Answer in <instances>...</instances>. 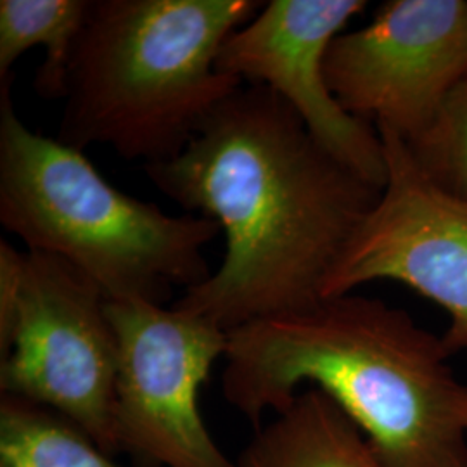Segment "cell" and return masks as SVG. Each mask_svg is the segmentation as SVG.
Instances as JSON below:
<instances>
[{
	"label": "cell",
	"mask_w": 467,
	"mask_h": 467,
	"mask_svg": "<svg viewBox=\"0 0 467 467\" xmlns=\"http://www.w3.org/2000/svg\"><path fill=\"white\" fill-rule=\"evenodd\" d=\"M451 357L407 310L350 293L229 331L222 391L260 430L310 383L386 466L467 467V384Z\"/></svg>",
	"instance_id": "obj_2"
},
{
	"label": "cell",
	"mask_w": 467,
	"mask_h": 467,
	"mask_svg": "<svg viewBox=\"0 0 467 467\" xmlns=\"http://www.w3.org/2000/svg\"><path fill=\"white\" fill-rule=\"evenodd\" d=\"M13 75L0 80V222L28 251L59 256L108 301L163 305L173 285L204 283L220 233L202 215H168L109 184L84 154L17 117Z\"/></svg>",
	"instance_id": "obj_4"
},
{
	"label": "cell",
	"mask_w": 467,
	"mask_h": 467,
	"mask_svg": "<svg viewBox=\"0 0 467 467\" xmlns=\"http://www.w3.org/2000/svg\"><path fill=\"white\" fill-rule=\"evenodd\" d=\"M237 467L388 466L336 401L310 388L256 431Z\"/></svg>",
	"instance_id": "obj_10"
},
{
	"label": "cell",
	"mask_w": 467,
	"mask_h": 467,
	"mask_svg": "<svg viewBox=\"0 0 467 467\" xmlns=\"http://www.w3.org/2000/svg\"><path fill=\"white\" fill-rule=\"evenodd\" d=\"M57 412L0 397V467H125Z\"/></svg>",
	"instance_id": "obj_12"
},
{
	"label": "cell",
	"mask_w": 467,
	"mask_h": 467,
	"mask_svg": "<svg viewBox=\"0 0 467 467\" xmlns=\"http://www.w3.org/2000/svg\"><path fill=\"white\" fill-rule=\"evenodd\" d=\"M376 129L386 184L329 272L322 300L374 281L403 284L449 316L443 339L451 353L467 351V201L438 189L393 130Z\"/></svg>",
	"instance_id": "obj_7"
},
{
	"label": "cell",
	"mask_w": 467,
	"mask_h": 467,
	"mask_svg": "<svg viewBox=\"0 0 467 467\" xmlns=\"http://www.w3.org/2000/svg\"><path fill=\"white\" fill-rule=\"evenodd\" d=\"M366 9V0L265 2L222 46L217 69L241 84L272 88L324 150L383 191L388 167L381 135L339 104L326 78L334 38Z\"/></svg>",
	"instance_id": "obj_9"
},
{
	"label": "cell",
	"mask_w": 467,
	"mask_h": 467,
	"mask_svg": "<svg viewBox=\"0 0 467 467\" xmlns=\"http://www.w3.org/2000/svg\"><path fill=\"white\" fill-rule=\"evenodd\" d=\"M106 305L82 270L26 251L15 310L0 322V393L47 407L115 455L118 341Z\"/></svg>",
	"instance_id": "obj_5"
},
{
	"label": "cell",
	"mask_w": 467,
	"mask_h": 467,
	"mask_svg": "<svg viewBox=\"0 0 467 467\" xmlns=\"http://www.w3.org/2000/svg\"><path fill=\"white\" fill-rule=\"evenodd\" d=\"M118 341L115 426L121 451L165 467H237L220 451L200 389L227 350L206 318L150 301H108Z\"/></svg>",
	"instance_id": "obj_6"
},
{
	"label": "cell",
	"mask_w": 467,
	"mask_h": 467,
	"mask_svg": "<svg viewBox=\"0 0 467 467\" xmlns=\"http://www.w3.org/2000/svg\"><path fill=\"white\" fill-rule=\"evenodd\" d=\"M260 0H90L67 69L57 140L163 163L243 87L217 69Z\"/></svg>",
	"instance_id": "obj_3"
},
{
	"label": "cell",
	"mask_w": 467,
	"mask_h": 467,
	"mask_svg": "<svg viewBox=\"0 0 467 467\" xmlns=\"http://www.w3.org/2000/svg\"><path fill=\"white\" fill-rule=\"evenodd\" d=\"M405 144L419 170L438 189L467 201V75L453 87L428 129Z\"/></svg>",
	"instance_id": "obj_13"
},
{
	"label": "cell",
	"mask_w": 467,
	"mask_h": 467,
	"mask_svg": "<svg viewBox=\"0 0 467 467\" xmlns=\"http://www.w3.org/2000/svg\"><path fill=\"white\" fill-rule=\"evenodd\" d=\"M90 0H0V80L26 50L44 46L46 57L35 90L65 99L67 69L88 15Z\"/></svg>",
	"instance_id": "obj_11"
},
{
	"label": "cell",
	"mask_w": 467,
	"mask_h": 467,
	"mask_svg": "<svg viewBox=\"0 0 467 467\" xmlns=\"http://www.w3.org/2000/svg\"><path fill=\"white\" fill-rule=\"evenodd\" d=\"M150 182L225 234L217 272L173 303L225 333L322 300V285L381 196L265 85H243Z\"/></svg>",
	"instance_id": "obj_1"
},
{
	"label": "cell",
	"mask_w": 467,
	"mask_h": 467,
	"mask_svg": "<svg viewBox=\"0 0 467 467\" xmlns=\"http://www.w3.org/2000/svg\"><path fill=\"white\" fill-rule=\"evenodd\" d=\"M467 75V0H388L337 35L326 78L353 117L412 142Z\"/></svg>",
	"instance_id": "obj_8"
}]
</instances>
